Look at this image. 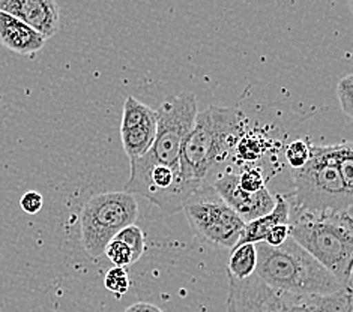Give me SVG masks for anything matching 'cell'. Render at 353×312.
Returning <instances> with one entry per match:
<instances>
[{
	"label": "cell",
	"mask_w": 353,
	"mask_h": 312,
	"mask_svg": "<svg viewBox=\"0 0 353 312\" xmlns=\"http://www.w3.org/2000/svg\"><path fill=\"white\" fill-rule=\"evenodd\" d=\"M245 116L239 110L209 105L199 112L185 138L179 156V174L185 182L214 191L212 185L230 170L238 138L245 132Z\"/></svg>",
	"instance_id": "1"
},
{
	"label": "cell",
	"mask_w": 353,
	"mask_h": 312,
	"mask_svg": "<svg viewBox=\"0 0 353 312\" xmlns=\"http://www.w3.org/2000/svg\"><path fill=\"white\" fill-rule=\"evenodd\" d=\"M293 214L352 215L353 154L350 143L321 146L311 143L307 164L292 170Z\"/></svg>",
	"instance_id": "2"
},
{
	"label": "cell",
	"mask_w": 353,
	"mask_h": 312,
	"mask_svg": "<svg viewBox=\"0 0 353 312\" xmlns=\"http://www.w3.org/2000/svg\"><path fill=\"white\" fill-rule=\"evenodd\" d=\"M256 276L276 291L332 294L346 289L290 238L276 248L256 243Z\"/></svg>",
	"instance_id": "3"
},
{
	"label": "cell",
	"mask_w": 353,
	"mask_h": 312,
	"mask_svg": "<svg viewBox=\"0 0 353 312\" xmlns=\"http://www.w3.org/2000/svg\"><path fill=\"white\" fill-rule=\"evenodd\" d=\"M289 229L290 239L319 261L339 282L352 287V215L293 214Z\"/></svg>",
	"instance_id": "4"
},
{
	"label": "cell",
	"mask_w": 353,
	"mask_h": 312,
	"mask_svg": "<svg viewBox=\"0 0 353 312\" xmlns=\"http://www.w3.org/2000/svg\"><path fill=\"white\" fill-rule=\"evenodd\" d=\"M130 165L131 173L130 180L125 185V192L131 196L137 194L149 200L165 215L178 214L185 206L215 194L185 182L179 174V168L157 164L145 155L130 159Z\"/></svg>",
	"instance_id": "5"
},
{
	"label": "cell",
	"mask_w": 353,
	"mask_h": 312,
	"mask_svg": "<svg viewBox=\"0 0 353 312\" xmlns=\"http://www.w3.org/2000/svg\"><path fill=\"white\" fill-rule=\"evenodd\" d=\"M139 219L137 200L131 194L104 192L90 197L80 212L81 242L90 257H99L116 234Z\"/></svg>",
	"instance_id": "6"
},
{
	"label": "cell",
	"mask_w": 353,
	"mask_h": 312,
	"mask_svg": "<svg viewBox=\"0 0 353 312\" xmlns=\"http://www.w3.org/2000/svg\"><path fill=\"white\" fill-rule=\"evenodd\" d=\"M197 113V99L190 92L164 99L157 110L154 145L145 156L157 164L179 168L181 149L194 126Z\"/></svg>",
	"instance_id": "7"
},
{
	"label": "cell",
	"mask_w": 353,
	"mask_h": 312,
	"mask_svg": "<svg viewBox=\"0 0 353 312\" xmlns=\"http://www.w3.org/2000/svg\"><path fill=\"white\" fill-rule=\"evenodd\" d=\"M183 212L197 236L221 248L236 247L245 227V222L216 194L185 206Z\"/></svg>",
	"instance_id": "8"
},
{
	"label": "cell",
	"mask_w": 353,
	"mask_h": 312,
	"mask_svg": "<svg viewBox=\"0 0 353 312\" xmlns=\"http://www.w3.org/2000/svg\"><path fill=\"white\" fill-rule=\"evenodd\" d=\"M212 189L216 197L224 201L245 224L268 215L275 206V197L266 188L256 194L242 191L238 183V173L232 170L218 177Z\"/></svg>",
	"instance_id": "9"
},
{
	"label": "cell",
	"mask_w": 353,
	"mask_h": 312,
	"mask_svg": "<svg viewBox=\"0 0 353 312\" xmlns=\"http://www.w3.org/2000/svg\"><path fill=\"white\" fill-rule=\"evenodd\" d=\"M227 312H285L280 291L256 276L236 281L229 278Z\"/></svg>",
	"instance_id": "10"
},
{
	"label": "cell",
	"mask_w": 353,
	"mask_h": 312,
	"mask_svg": "<svg viewBox=\"0 0 353 312\" xmlns=\"http://www.w3.org/2000/svg\"><path fill=\"white\" fill-rule=\"evenodd\" d=\"M0 11L20 20L46 41L61 26V11L53 0H0Z\"/></svg>",
	"instance_id": "11"
},
{
	"label": "cell",
	"mask_w": 353,
	"mask_h": 312,
	"mask_svg": "<svg viewBox=\"0 0 353 312\" xmlns=\"http://www.w3.org/2000/svg\"><path fill=\"white\" fill-rule=\"evenodd\" d=\"M285 312H352V287L332 294H293L283 293Z\"/></svg>",
	"instance_id": "12"
},
{
	"label": "cell",
	"mask_w": 353,
	"mask_h": 312,
	"mask_svg": "<svg viewBox=\"0 0 353 312\" xmlns=\"http://www.w3.org/2000/svg\"><path fill=\"white\" fill-rule=\"evenodd\" d=\"M0 44L21 56L35 54L46 45V39L14 17L0 11Z\"/></svg>",
	"instance_id": "13"
},
{
	"label": "cell",
	"mask_w": 353,
	"mask_h": 312,
	"mask_svg": "<svg viewBox=\"0 0 353 312\" xmlns=\"http://www.w3.org/2000/svg\"><path fill=\"white\" fill-rule=\"evenodd\" d=\"M290 222V201L281 196L275 197V206L268 215L257 218L254 221L247 222L236 247L245 243H260L263 242L268 233L279 225ZM234 247V248H236Z\"/></svg>",
	"instance_id": "14"
},
{
	"label": "cell",
	"mask_w": 353,
	"mask_h": 312,
	"mask_svg": "<svg viewBox=\"0 0 353 312\" xmlns=\"http://www.w3.org/2000/svg\"><path fill=\"white\" fill-rule=\"evenodd\" d=\"M157 134V119L148 121L132 126V128L121 129V140L125 154L130 159H136L146 155L152 147Z\"/></svg>",
	"instance_id": "15"
},
{
	"label": "cell",
	"mask_w": 353,
	"mask_h": 312,
	"mask_svg": "<svg viewBox=\"0 0 353 312\" xmlns=\"http://www.w3.org/2000/svg\"><path fill=\"white\" fill-rule=\"evenodd\" d=\"M257 252L254 243H245L232 249L229 258V278L243 281L256 273Z\"/></svg>",
	"instance_id": "16"
},
{
	"label": "cell",
	"mask_w": 353,
	"mask_h": 312,
	"mask_svg": "<svg viewBox=\"0 0 353 312\" xmlns=\"http://www.w3.org/2000/svg\"><path fill=\"white\" fill-rule=\"evenodd\" d=\"M271 143L260 132H243L234 145L233 156L247 164L257 163L271 147Z\"/></svg>",
	"instance_id": "17"
},
{
	"label": "cell",
	"mask_w": 353,
	"mask_h": 312,
	"mask_svg": "<svg viewBox=\"0 0 353 312\" xmlns=\"http://www.w3.org/2000/svg\"><path fill=\"white\" fill-rule=\"evenodd\" d=\"M114 239L127 245L128 249L131 251V254H132L134 263H136V261L143 256V252H145V249H146L145 233H143L140 227L136 225V224L125 227L123 230H121L119 233L116 234Z\"/></svg>",
	"instance_id": "18"
},
{
	"label": "cell",
	"mask_w": 353,
	"mask_h": 312,
	"mask_svg": "<svg viewBox=\"0 0 353 312\" xmlns=\"http://www.w3.org/2000/svg\"><path fill=\"white\" fill-rule=\"evenodd\" d=\"M104 285L105 289L110 293H113L117 299L122 298L130 289V276H128L127 269L112 267L104 278Z\"/></svg>",
	"instance_id": "19"
},
{
	"label": "cell",
	"mask_w": 353,
	"mask_h": 312,
	"mask_svg": "<svg viewBox=\"0 0 353 312\" xmlns=\"http://www.w3.org/2000/svg\"><path fill=\"white\" fill-rule=\"evenodd\" d=\"M310 145L311 141L305 140H295L285 149V159L290 165V170H298L302 168L310 159Z\"/></svg>",
	"instance_id": "20"
},
{
	"label": "cell",
	"mask_w": 353,
	"mask_h": 312,
	"mask_svg": "<svg viewBox=\"0 0 353 312\" xmlns=\"http://www.w3.org/2000/svg\"><path fill=\"white\" fill-rule=\"evenodd\" d=\"M265 182L266 180H265L262 168L248 167V168H245V170L238 173L239 188L248 194H256L259 191H262L263 188H266Z\"/></svg>",
	"instance_id": "21"
},
{
	"label": "cell",
	"mask_w": 353,
	"mask_h": 312,
	"mask_svg": "<svg viewBox=\"0 0 353 312\" xmlns=\"http://www.w3.org/2000/svg\"><path fill=\"white\" fill-rule=\"evenodd\" d=\"M104 254L107 256V258L112 261L114 264V267H127L131 266L134 263L132 260V254L131 251L128 249V247L125 243L113 239L110 243L107 245L104 249Z\"/></svg>",
	"instance_id": "22"
},
{
	"label": "cell",
	"mask_w": 353,
	"mask_h": 312,
	"mask_svg": "<svg viewBox=\"0 0 353 312\" xmlns=\"http://www.w3.org/2000/svg\"><path fill=\"white\" fill-rule=\"evenodd\" d=\"M337 98L340 107L349 119L353 117V75L347 74L337 84Z\"/></svg>",
	"instance_id": "23"
},
{
	"label": "cell",
	"mask_w": 353,
	"mask_h": 312,
	"mask_svg": "<svg viewBox=\"0 0 353 312\" xmlns=\"http://www.w3.org/2000/svg\"><path fill=\"white\" fill-rule=\"evenodd\" d=\"M20 206L28 215H37L44 206V198L38 191H28L21 197Z\"/></svg>",
	"instance_id": "24"
},
{
	"label": "cell",
	"mask_w": 353,
	"mask_h": 312,
	"mask_svg": "<svg viewBox=\"0 0 353 312\" xmlns=\"http://www.w3.org/2000/svg\"><path fill=\"white\" fill-rule=\"evenodd\" d=\"M289 238H290V229H289V224H285V225L275 227V229L269 231L263 242L269 245V247L276 248V247H281V245Z\"/></svg>",
	"instance_id": "25"
},
{
	"label": "cell",
	"mask_w": 353,
	"mask_h": 312,
	"mask_svg": "<svg viewBox=\"0 0 353 312\" xmlns=\"http://www.w3.org/2000/svg\"><path fill=\"white\" fill-rule=\"evenodd\" d=\"M125 312H164V311L159 309L155 305H152V303L137 302V303H134V305H131V306L125 309Z\"/></svg>",
	"instance_id": "26"
}]
</instances>
